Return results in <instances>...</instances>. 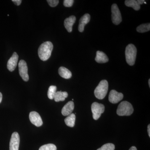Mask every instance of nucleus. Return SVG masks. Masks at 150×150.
Masks as SVG:
<instances>
[{
    "label": "nucleus",
    "instance_id": "11",
    "mask_svg": "<svg viewBox=\"0 0 150 150\" xmlns=\"http://www.w3.org/2000/svg\"><path fill=\"white\" fill-rule=\"evenodd\" d=\"M18 56L16 52H14L12 56L9 59L7 63V68L9 71L11 72L13 71L15 69L18 61Z\"/></svg>",
    "mask_w": 150,
    "mask_h": 150
},
{
    "label": "nucleus",
    "instance_id": "6",
    "mask_svg": "<svg viewBox=\"0 0 150 150\" xmlns=\"http://www.w3.org/2000/svg\"><path fill=\"white\" fill-rule=\"evenodd\" d=\"M111 12L112 23L116 25L120 24L122 21V17L120 11L116 4L112 5L111 6Z\"/></svg>",
    "mask_w": 150,
    "mask_h": 150
},
{
    "label": "nucleus",
    "instance_id": "3",
    "mask_svg": "<svg viewBox=\"0 0 150 150\" xmlns=\"http://www.w3.org/2000/svg\"><path fill=\"white\" fill-rule=\"evenodd\" d=\"M108 84L105 80L100 81L94 91V95L98 99H103L105 97L108 91Z\"/></svg>",
    "mask_w": 150,
    "mask_h": 150
},
{
    "label": "nucleus",
    "instance_id": "24",
    "mask_svg": "<svg viewBox=\"0 0 150 150\" xmlns=\"http://www.w3.org/2000/svg\"><path fill=\"white\" fill-rule=\"evenodd\" d=\"M49 6L52 7H54L57 6L59 3V1L58 0H48L47 1Z\"/></svg>",
    "mask_w": 150,
    "mask_h": 150
},
{
    "label": "nucleus",
    "instance_id": "31",
    "mask_svg": "<svg viewBox=\"0 0 150 150\" xmlns=\"http://www.w3.org/2000/svg\"><path fill=\"white\" fill-rule=\"evenodd\" d=\"M149 87H150V79H149Z\"/></svg>",
    "mask_w": 150,
    "mask_h": 150
},
{
    "label": "nucleus",
    "instance_id": "5",
    "mask_svg": "<svg viewBox=\"0 0 150 150\" xmlns=\"http://www.w3.org/2000/svg\"><path fill=\"white\" fill-rule=\"evenodd\" d=\"M105 106L103 104L94 102L91 105V111L93 117L95 120L99 119L102 113L104 112Z\"/></svg>",
    "mask_w": 150,
    "mask_h": 150
},
{
    "label": "nucleus",
    "instance_id": "2",
    "mask_svg": "<svg viewBox=\"0 0 150 150\" xmlns=\"http://www.w3.org/2000/svg\"><path fill=\"white\" fill-rule=\"evenodd\" d=\"M137 49L134 45L129 44L126 46L125 55L127 64L130 66H133L135 64L137 57Z\"/></svg>",
    "mask_w": 150,
    "mask_h": 150
},
{
    "label": "nucleus",
    "instance_id": "26",
    "mask_svg": "<svg viewBox=\"0 0 150 150\" xmlns=\"http://www.w3.org/2000/svg\"><path fill=\"white\" fill-rule=\"evenodd\" d=\"M12 1L17 6H19L22 2L21 0H12Z\"/></svg>",
    "mask_w": 150,
    "mask_h": 150
},
{
    "label": "nucleus",
    "instance_id": "22",
    "mask_svg": "<svg viewBox=\"0 0 150 150\" xmlns=\"http://www.w3.org/2000/svg\"><path fill=\"white\" fill-rule=\"evenodd\" d=\"M56 146L53 144H49L43 145L40 147L39 150H56Z\"/></svg>",
    "mask_w": 150,
    "mask_h": 150
},
{
    "label": "nucleus",
    "instance_id": "29",
    "mask_svg": "<svg viewBox=\"0 0 150 150\" xmlns=\"http://www.w3.org/2000/svg\"><path fill=\"white\" fill-rule=\"evenodd\" d=\"M129 150H137V148L135 146H132Z\"/></svg>",
    "mask_w": 150,
    "mask_h": 150
},
{
    "label": "nucleus",
    "instance_id": "4",
    "mask_svg": "<svg viewBox=\"0 0 150 150\" xmlns=\"http://www.w3.org/2000/svg\"><path fill=\"white\" fill-rule=\"evenodd\" d=\"M134 112V108L130 103L123 101L118 105L117 110V115L119 116H129Z\"/></svg>",
    "mask_w": 150,
    "mask_h": 150
},
{
    "label": "nucleus",
    "instance_id": "17",
    "mask_svg": "<svg viewBox=\"0 0 150 150\" xmlns=\"http://www.w3.org/2000/svg\"><path fill=\"white\" fill-rule=\"evenodd\" d=\"M68 93L66 91L62 92L61 91L56 92L54 96V99L56 102L59 101H63L65 100L66 98L68 97Z\"/></svg>",
    "mask_w": 150,
    "mask_h": 150
},
{
    "label": "nucleus",
    "instance_id": "27",
    "mask_svg": "<svg viewBox=\"0 0 150 150\" xmlns=\"http://www.w3.org/2000/svg\"><path fill=\"white\" fill-rule=\"evenodd\" d=\"M138 1L139 4L141 5L143 4H144V2H145V1L144 0H138V1Z\"/></svg>",
    "mask_w": 150,
    "mask_h": 150
},
{
    "label": "nucleus",
    "instance_id": "7",
    "mask_svg": "<svg viewBox=\"0 0 150 150\" xmlns=\"http://www.w3.org/2000/svg\"><path fill=\"white\" fill-rule=\"evenodd\" d=\"M19 73L20 76L25 81H28L29 80L28 71V69L26 62L23 60H21L18 63Z\"/></svg>",
    "mask_w": 150,
    "mask_h": 150
},
{
    "label": "nucleus",
    "instance_id": "16",
    "mask_svg": "<svg viewBox=\"0 0 150 150\" xmlns=\"http://www.w3.org/2000/svg\"><path fill=\"white\" fill-rule=\"evenodd\" d=\"M59 74L62 77L65 79H69L72 76V73L71 71L64 67L59 68Z\"/></svg>",
    "mask_w": 150,
    "mask_h": 150
},
{
    "label": "nucleus",
    "instance_id": "21",
    "mask_svg": "<svg viewBox=\"0 0 150 150\" xmlns=\"http://www.w3.org/2000/svg\"><path fill=\"white\" fill-rule=\"evenodd\" d=\"M56 89H57V87L56 86H51L49 87L48 93H47L48 98L49 99L51 100L54 99V96L56 92Z\"/></svg>",
    "mask_w": 150,
    "mask_h": 150
},
{
    "label": "nucleus",
    "instance_id": "19",
    "mask_svg": "<svg viewBox=\"0 0 150 150\" xmlns=\"http://www.w3.org/2000/svg\"><path fill=\"white\" fill-rule=\"evenodd\" d=\"M125 4L127 6L132 7L136 11L139 10L140 9V5L136 0H126Z\"/></svg>",
    "mask_w": 150,
    "mask_h": 150
},
{
    "label": "nucleus",
    "instance_id": "14",
    "mask_svg": "<svg viewBox=\"0 0 150 150\" xmlns=\"http://www.w3.org/2000/svg\"><path fill=\"white\" fill-rule=\"evenodd\" d=\"M76 21V17L74 16H70L65 20L64 24L65 28L68 32L71 33L72 31L73 25Z\"/></svg>",
    "mask_w": 150,
    "mask_h": 150
},
{
    "label": "nucleus",
    "instance_id": "25",
    "mask_svg": "<svg viewBox=\"0 0 150 150\" xmlns=\"http://www.w3.org/2000/svg\"><path fill=\"white\" fill-rule=\"evenodd\" d=\"M74 2L73 0H65L64 1V5L66 7H70L73 6Z\"/></svg>",
    "mask_w": 150,
    "mask_h": 150
},
{
    "label": "nucleus",
    "instance_id": "15",
    "mask_svg": "<svg viewBox=\"0 0 150 150\" xmlns=\"http://www.w3.org/2000/svg\"><path fill=\"white\" fill-rule=\"evenodd\" d=\"M95 61L100 64H103L107 63L109 61L108 57L106 54L102 51H97L96 52V56L95 58Z\"/></svg>",
    "mask_w": 150,
    "mask_h": 150
},
{
    "label": "nucleus",
    "instance_id": "20",
    "mask_svg": "<svg viewBox=\"0 0 150 150\" xmlns=\"http://www.w3.org/2000/svg\"><path fill=\"white\" fill-rule=\"evenodd\" d=\"M137 31L139 33H145L150 30V24L146 23L142 24L138 26L137 28Z\"/></svg>",
    "mask_w": 150,
    "mask_h": 150
},
{
    "label": "nucleus",
    "instance_id": "32",
    "mask_svg": "<svg viewBox=\"0 0 150 150\" xmlns=\"http://www.w3.org/2000/svg\"><path fill=\"white\" fill-rule=\"evenodd\" d=\"M144 4H146V2H145V1L144 2Z\"/></svg>",
    "mask_w": 150,
    "mask_h": 150
},
{
    "label": "nucleus",
    "instance_id": "12",
    "mask_svg": "<svg viewBox=\"0 0 150 150\" xmlns=\"http://www.w3.org/2000/svg\"><path fill=\"white\" fill-rule=\"evenodd\" d=\"M74 108V104L72 101H69L62 108V113L64 116H68L71 114Z\"/></svg>",
    "mask_w": 150,
    "mask_h": 150
},
{
    "label": "nucleus",
    "instance_id": "18",
    "mask_svg": "<svg viewBox=\"0 0 150 150\" xmlns=\"http://www.w3.org/2000/svg\"><path fill=\"white\" fill-rule=\"evenodd\" d=\"M76 121V115L74 113H71L65 119V122L67 126L70 127H74Z\"/></svg>",
    "mask_w": 150,
    "mask_h": 150
},
{
    "label": "nucleus",
    "instance_id": "23",
    "mask_svg": "<svg viewBox=\"0 0 150 150\" xmlns=\"http://www.w3.org/2000/svg\"><path fill=\"white\" fill-rule=\"evenodd\" d=\"M114 149H115L114 145L111 143H108L103 145L101 147L98 149L97 150H114Z\"/></svg>",
    "mask_w": 150,
    "mask_h": 150
},
{
    "label": "nucleus",
    "instance_id": "10",
    "mask_svg": "<svg viewBox=\"0 0 150 150\" xmlns=\"http://www.w3.org/2000/svg\"><path fill=\"white\" fill-rule=\"evenodd\" d=\"M123 95L121 93H118L115 90H112L109 93L108 99L112 103H117L123 99Z\"/></svg>",
    "mask_w": 150,
    "mask_h": 150
},
{
    "label": "nucleus",
    "instance_id": "13",
    "mask_svg": "<svg viewBox=\"0 0 150 150\" xmlns=\"http://www.w3.org/2000/svg\"><path fill=\"white\" fill-rule=\"evenodd\" d=\"M91 17L89 14L86 13L79 20L78 29L80 32H83L84 30V27L86 24L88 23L90 21Z\"/></svg>",
    "mask_w": 150,
    "mask_h": 150
},
{
    "label": "nucleus",
    "instance_id": "28",
    "mask_svg": "<svg viewBox=\"0 0 150 150\" xmlns=\"http://www.w3.org/2000/svg\"><path fill=\"white\" fill-rule=\"evenodd\" d=\"M148 134H149V137H150V125L149 124L148 126Z\"/></svg>",
    "mask_w": 150,
    "mask_h": 150
},
{
    "label": "nucleus",
    "instance_id": "8",
    "mask_svg": "<svg viewBox=\"0 0 150 150\" xmlns=\"http://www.w3.org/2000/svg\"><path fill=\"white\" fill-rule=\"evenodd\" d=\"M20 144V137L17 132L12 134L10 142V150H18Z\"/></svg>",
    "mask_w": 150,
    "mask_h": 150
},
{
    "label": "nucleus",
    "instance_id": "30",
    "mask_svg": "<svg viewBox=\"0 0 150 150\" xmlns=\"http://www.w3.org/2000/svg\"><path fill=\"white\" fill-rule=\"evenodd\" d=\"M2 100V94L0 92V103L1 102Z\"/></svg>",
    "mask_w": 150,
    "mask_h": 150
},
{
    "label": "nucleus",
    "instance_id": "1",
    "mask_svg": "<svg viewBox=\"0 0 150 150\" xmlns=\"http://www.w3.org/2000/svg\"><path fill=\"white\" fill-rule=\"evenodd\" d=\"M53 43L50 41H46L41 44L38 50V54L40 60L46 61L51 56L53 49Z\"/></svg>",
    "mask_w": 150,
    "mask_h": 150
},
{
    "label": "nucleus",
    "instance_id": "9",
    "mask_svg": "<svg viewBox=\"0 0 150 150\" xmlns=\"http://www.w3.org/2000/svg\"><path fill=\"white\" fill-rule=\"evenodd\" d=\"M29 119L31 123L37 127L43 125V121L39 113L35 111H32L30 113Z\"/></svg>",
    "mask_w": 150,
    "mask_h": 150
}]
</instances>
